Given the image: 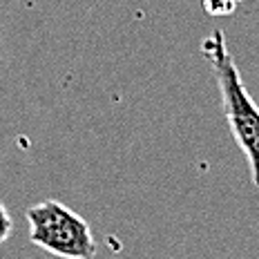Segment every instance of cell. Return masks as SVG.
Returning <instances> with one entry per match:
<instances>
[{
  "mask_svg": "<svg viewBox=\"0 0 259 259\" xmlns=\"http://www.w3.org/2000/svg\"><path fill=\"white\" fill-rule=\"evenodd\" d=\"M29 224V241L63 259H92L96 255V241L92 226L78 212L61 201L34 203L25 210Z\"/></svg>",
  "mask_w": 259,
  "mask_h": 259,
  "instance_id": "2",
  "label": "cell"
},
{
  "mask_svg": "<svg viewBox=\"0 0 259 259\" xmlns=\"http://www.w3.org/2000/svg\"><path fill=\"white\" fill-rule=\"evenodd\" d=\"M201 52L217 78L230 134L246 156L252 183L259 188V105L246 90L233 54L228 52L224 31L214 29L212 34H208L201 42Z\"/></svg>",
  "mask_w": 259,
  "mask_h": 259,
  "instance_id": "1",
  "label": "cell"
},
{
  "mask_svg": "<svg viewBox=\"0 0 259 259\" xmlns=\"http://www.w3.org/2000/svg\"><path fill=\"white\" fill-rule=\"evenodd\" d=\"M12 230H14V219H12V214H9L7 206L0 201V244L9 239Z\"/></svg>",
  "mask_w": 259,
  "mask_h": 259,
  "instance_id": "3",
  "label": "cell"
}]
</instances>
